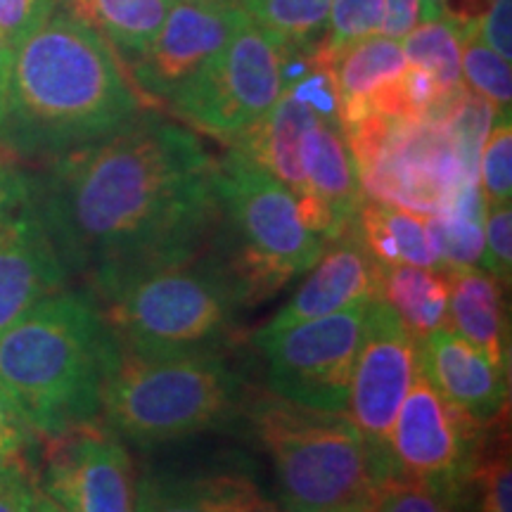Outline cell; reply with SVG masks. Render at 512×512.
I'll return each instance as SVG.
<instances>
[{
    "mask_svg": "<svg viewBox=\"0 0 512 512\" xmlns=\"http://www.w3.org/2000/svg\"><path fill=\"white\" fill-rule=\"evenodd\" d=\"M247 389L226 356L211 349L136 354L121 349L102 392L107 427L140 448L219 430L238 418Z\"/></svg>",
    "mask_w": 512,
    "mask_h": 512,
    "instance_id": "cell-5",
    "label": "cell"
},
{
    "mask_svg": "<svg viewBox=\"0 0 512 512\" xmlns=\"http://www.w3.org/2000/svg\"><path fill=\"white\" fill-rule=\"evenodd\" d=\"M512 0H491L489 10L477 24V36L501 55L503 60H512Z\"/></svg>",
    "mask_w": 512,
    "mask_h": 512,
    "instance_id": "cell-38",
    "label": "cell"
},
{
    "mask_svg": "<svg viewBox=\"0 0 512 512\" xmlns=\"http://www.w3.org/2000/svg\"><path fill=\"white\" fill-rule=\"evenodd\" d=\"M133 512H216L207 477L145 472L133 486Z\"/></svg>",
    "mask_w": 512,
    "mask_h": 512,
    "instance_id": "cell-28",
    "label": "cell"
},
{
    "mask_svg": "<svg viewBox=\"0 0 512 512\" xmlns=\"http://www.w3.org/2000/svg\"><path fill=\"white\" fill-rule=\"evenodd\" d=\"M36 484L69 512H133V465L100 420L43 439Z\"/></svg>",
    "mask_w": 512,
    "mask_h": 512,
    "instance_id": "cell-13",
    "label": "cell"
},
{
    "mask_svg": "<svg viewBox=\"0 0 512 512\" xmlns=\"http://www.w3.org/2000/svg\"><path fill=\"white\" fill-rule=\"evenodd\" d=\"M95 304L121 349L171 354L216 347L247 292L228 259L197 252L131 275Z\"/></svg>",
    "mask_w": 512,
    "mask_h": 512,
    "instance_id": "cell-6",
    "label": "cell"
},
{
    "mask_svg": "<svg viewBox=\"0 0 512 512\" xmlns=\"http://www.w3.org/2000/svg\"><path fill=\"white\" fill-rule=\"evenodd\" d=\"M382 0H332L328 15V34L313 43L309 55L313 67L335 72L339 57L356 43L380 36Z\"/></svg>",
    "mask_w": 512,
    "mask_h": 512,
    "instance_id": "cell-27",
    "label": "cell"
},
{
    "mask_svg": "<svg viewBox=\"0 0 512 512\" xmlns=\"http://www.w3.org/2000/svg\"><path fill=\"white\" fill-rule=\"evenodd\" d=\"M183 3H197V5H233V0H183Z\"/></svg>",
    "mask_w": 512,
    "mask_h": 512,
    "instance_id": "cell-45",
    "label": "cell"
},
{
    "mask_svg": "<svg viewBox=\"0 0 512 512\" xmlns=\"http://www.w3.org/2000/svg\"><path fill=\"white\" fill-rule=\"evenodd\" d=\"M373 512H463V508L444 491L392 477L382 484Z\"/></svg>",
    "mask_w": 512,
    "mask_h": 512,
    "instance_id": "cell-33",
    "label": "cell"
},
{
    "mask_svg": "<svg viewBox=\"0 0 512 512\" xmlns=\"http://www.w3.org/2000/svg\"><path fill=\"white\" fill-rule=\"evenodd\" d=\"M356 230L380 264L441 268L427 223L420 214L387 202H363L356 216Z\"/></svg>",
    "mask_w": 512,
    "mask_h": 512,
    "instance_id": "cell-23",
    "label": "cell"
},
{
    "mask_svg": "<svg viewBox=\"0 0 512 512\" xmlns=\"http://www.w3.org/2000/svg\"><path fill=\"white\" fill-rule=\"evenodd\" d=\"M512 472H510V444L501 437L494 448L479 451L477 465L472 470L463 501L470 503V512H510Z\"/></svg>",
    "mask_w": 512,
    "mask_h": 512,
    "instance_id": "cell-31",
    "label": "cell"
},
{
    "mask_svg": "<svg viewBox=\"0 0 512 512\" xmlns=\"http://www.w3.org/2000/svg\"><path fill=\"white\" fill-rule=\"evenodd\" d=\"M302 166L309 195L323 204L332 221V240L356 223L363 207V185L356 159L339 119L318 117L302 140Z\"/></svg>",
    "mask_w": 512,
    "mask_h": 512,
    "instance_id": "cell-18",
    "label": "cell"
},
{
    "mask_svg": "<svg viewBox=\"0 0 512 512\" xmlns=\"http://www.w3.org/2000/svg\"><path fill=\"white\" fill-rule=\"evenodd\" d=\"M460 38V72L470 83V88L479 95H484L498 114L510 112L512 102V74L510 62L496 55L482 38L477 36L475 27L458 29Z\"/></svg>",
    "mask_w": 512,
    "mask_h": 512,
    "instance_id": "cell-29",
    "label": "cell"
},
{
    "mask_svg": "<svg viewBox=\"0 0 512 512\" xmlns=\"http://www.w3.org/2000/svg\"><path fill=\"white\" fill-rule=\"evenodd\" d=\"M344 133L363 190L377 202L432 216L444 211L458 185L465 183L441 121L370 112Z\"/></svg>",
    "mask_w": 512,
    "mask_h": 512,
    "instance_id": "cell-8",
    "label": "cell"
},
{
    "mask_svg": "<svg viewBox=\"0 0 512 512\" xmlns=\"http://www.w3.org/2000/svg\"><path fill=\"white\" fill-rule=\"evenodd\" d=\"M332 0H240V8L287 48H309L328 27Z\"/></svg>",
    "mask_w": 512,
    "mask_h": 512,
    "instance_id": "cell-25",
    "label": "cell"
},
{
    "mask_svg": "<svg viewBox=\"0 0 512 512\" xmlns=\"http://www.w3.org/2000/svg\"><path fill=\"white\" fill-rule=\"evenodd\" d=\"M316 121L318 114L285 88L266 117L238 140V147L283 181L294 197H304L309 188L302 166V140Z\"/></svg>",
    "mask_w": 512,
    "mask_h": 512,
    "instance_id": "cell-20",
    "label": "cell"
},
{
    "mask_svg": "<svg viewBox=\"0 0 512 512\" xmlns=\"http://www.w3.org/2000/svg\"><path fill=\"white\" fill-rule=\"evenodd\" d=\"M418 366V342L396 311L380 297L368 304L366 328L349 384L347 411L384 477L389 472V437Z\"/></svg>",
    "mask_w": 512,
    "mask_h": 512,
    "instance_id": "cell-12",
    "label": "cell"
},
{
    "mask_svg": "<svg viewBox=\"0 0 512 512\" xmlns=\"http://www.w3.org/2000/svg\"><path fill=\"white\" fill-rule=\"evenodd\" d=\"M36 479L29 465L0 470V512H31Z\"/></svg>",
    "mask_w": 512,
    "mask_h": 512,
    "instance_id": "cell-39",
    "label": "cell"
},
{
    "mask_svg": "<svg viewBox=\"0 0 512 512\" xmlns=\"http://www.w3.org/2000/svg\"><path fill=\"white\" fill-rule=\"evenodd\" d=\"M425 223L439 254L441 271L448 273L479 264L484 252V221L456 211H439L425 219Z\"/></svg>",
    "mask_w": 512,
    "mask_h": 512,
    "instance_id": "cell-30",
    "label": "cell"
},
{
    "mask_svg": "<svg viewBox=\"0 0 512 512\" xmlns=\"http://www.w3.org/2000/svg\"><path fill=\"white\" fill-rule=\"evenodd\" d=\"M380 299L392 306L415 342L448 328V273L441 268L382 264Z\"/></svg>",
    "mask_w": 512,
    "mask_h": 512,
    "instance_id": "cell-22",
    "label": "cell"
},
{
    "mask_svg": "<svg viewBox=\"0 0 512 512\" xmlns=\"http://www.w3.org/2000/svg\"><path fill=\"white\" fill-rule=\"evenodd\" d=\"M207 482L216 512H285L283 505L261 494L259 486L240 472H216Z\"/></svg>",
    "mask_w": 512,
    "mask_h": 512,
    "instance_id": "cell-34",
    "label": "cell"
},
{
    "mask_svg": "<svg viewBox=\"0 0 512 512\" xmlns=\"http://www.w3.org/2000/svg\"><path fill=\"white\" fill-rule=\"evenodd\" d=\"M55 10V0H0V36L17 48Z\"/></svg>",
    "mask_w": 512,
    "mask_h": 512,
    "instance_id": "cell-37",
    "label": "cell"
},
{
    "mask_svg": "<svg viewBox=\"0 0 512 512\" xmlns=\"http://www.w3.org/2000/svg\"><path fill=\"white\" fill-rule=\"evenodd\" d=\"M12 57H15V48L0 36V124L5 117V105H8V88H10V72H12Z\"/></svg>",
    "mask_w": 512,
    "mask_h": 512,
    "instance_id": "cell-42",
    "label": "cell"
},
{
    "mask_svg": "<svg viewBox=\"0 0 512 512\" xmlns=\"http://www.w3.org/2000/svg\"><path fill=\"white\" fill-rule=\"evenodd\" d=\"M216 162L188 128L143 114L55 157L29 202L67 275L100 297L131 275L202 252L219 214Z\"/></svg>",
    "mask_w": 512,
    "mask_h": 512,
    "instance_id": "cell-1",
    "label": "cell"
},
{
    "mask_svg": "<svg viewBox=\"0 0 512 512\" xmlns=\"http://www.w3.org/2000/svg\"><path fill=\"white\" fill-rule=\"evenodd\" d=\"M484 430L437 392L418 363L389 437V472L460 501L484 446Z\"/></svg>",
    "mask_w": 512,
    "mask_h": 512,
    "instance_id": "cell-11",
    "label": "cell"
},
{
    "mask_svg": "<svg viewBox=\"0 0 512 512\" xmlns=\"http://www.w3.org/2000/svg\"><path fill=\"white\" fill-rule=\"evenodd\" d=\"M406 64L425 69L437 83L439 93L451 98L463 88L460 72V38L458 29L446 19L422 22L401 41Z\"/></svg>",
    "mask_w": 512,
    "mask_h": 512,
    "instance_id": "cell-26",
    "label": "cell"
},
{
    "mask_svg": "<svg viewBox=\"0 0 512 512\" xmlns=\"http://www.w3.org/2000/svg\"><path fill=\"white\" fill-rule=\"evenodd\" d=\"M140 114L117 50L72 12L50 17L15 48L0 147L60 157L98 143Z\"/></svg>",
    "mask_w": 512,
    "mask_h": 512,
    "instance_id": "cell-2",
    "label": "cell"
},
{
    "mask_svg": "<svg viewBox=\"0 0 512 512\" xmlns=\"http://www.w3.org/2000/svg\"><path fill=\"white\" fill-rule=\"evenodd\" d=\"M121 347L93 294L60 290L0 332V387L36 437L100 420Z\"/></svg>",
    "mask_w": 512,
    "mask_h": 512,
    "instance_id": "cell-3",
    "label": "cell"
},
{
    "mask_svg": "<svg viewBox=\"0 0 512 512\" xmlns=\"http://www.w3.org/2000/svg\"><path fill=\"white\" fill-rule=\"evenodd\" d=\"M444 3L446 0H420V19H444Z\"/></svg>",
    "mask_w": 512,
    "mask_h": 512,
    "instance_id": "cell-44",
    "label": "cell"
},
{
    "mask_svg": "<svg viewBox=\"0 0 512 512\" xmlns=\"http://www.w3.org/2000/svg\"><path fill=\"white\" fill-rule=\"evenodd\" d=\"M479 190L486 207L510 204L512 197V126L510 112L498 114L479 155Z\"/></svg>",
    "mask_w": 512,
    "mask_h": 512,
    "instance_id": "cell-32",
    "label": "cell"
},
{
    "mask_svg": "<svg viewBox=\"0 0 512 512\" xmlns=\"http://www.w3.org/2000/svg\"><path fill=\"white\" fill-rule=\"evenodd\" d=\"M418 363L448 403L477 425H494L510 394V368H501L451 328L418 342Z\"/></svg>",
    "mask_w": 512,
    "mask_h": 512,
    "instance_id": "cell-16",
    "label": "cell"
},
{
    "mask_svg": "<svg viewBox=\"0 0 512 512\" xmlns=\"http://www.w3.org/2000/svg\"><path fill=\"white\" fill-rule=\"evenodd\" d=\"M370 512H373V510H370Z\"/></svg>",
    "mask_w": 512,
    "mask_h": 512,
    "instance_id": "cell-46",
    "label": "cell"
},
{
    "mask_svg": "<svg viewBox=\"0 0 512 512\" xmlns=\"http://www.w3.org/2000/svg\"><path fill=\"white\" fill-rule=\"evenodd\" d=\"M406 69L401 43L373 36L351 46L335 67L339 124L344 131L370 114V100Z\"/></svg>",
    "mask_w": 512,
    "mask_h": 512,
    "instance_id": "cell-21",
    "label": "cell"
},
{
    "mask_svg": "<svg viewBox=\"0 0 512 512\" xmlns=\"http://www.w3.org/2000/svg\"><path fill=\"white\" fill-rule=\"evenodd\" d=\"M382 29L380 36L403 41L420 22V0H382Z\"/></svg>",
    "mask_w": 512,
    "mask_h": 512,
    "instance_id": "cell-40",
    "label": "cell"
},
{
    "mask_svg": "<svg viewBox=\"0 0 512 512\" xmlns=\"http://www.w3.org/2000/svg\"><path fill=\"white\" fill-rule=\"evenodd\" d=\"M368 304H354L283 330L256 332L254 347L266 361L268 392L316 411H347Z\"/></svg>",
    "mask_w": 512,
    "mask_h": 512,
    "instance_id": "cell-10",
    "label": "cell"
},
{
    "mask_svg": "<svg viewBox=\"0 0 512 512\" xmlns=\"http://www.w3.org/2000/svg\"><path fill=\"white\" fill-rule=\"evenodd\" d=\"M287 46L252 19L171 95V110L209 136L238 140L266 117L285 91Z\"/></svg>",
    "mask_w": 512,
    "mask_h": 512,
    "instance_id": "cell-9",
    "label": "cell"
},
{
    "mask_svg": "<svg viewBox=\"0 0 512 512\" xmlns=\"http://www.w3.org/2000/svg\"><path fill=\"white\" fill-rule=\"evenodd\" d=\"M380 268L382 264L363 245L354 223L347 233L339 235L330 252H323L306 283L261 332L283 330L302 320L330 316L354 304L373 302L380 297Z\"/></svg>",
    "mask_w": 512,
    "mask_h": 512,
    "instance_id": "cell-17",
    "label": "cell"
},
{
    "mask_svg": "<svg viewBox=\"0 0 512 512\" xmlns=\"http://www.w3.org/2000/svg\"><path fill=\"white\" fill-rule=\"evenodd\" d=\"M64 285L60 254L27 200L0 219V332Z\"/></svg>",
    "mask_w": 512,
    "mask_h": 512,
    "instance_id": "cell-15",
    "label": "cell"
},
{
    "mask_svg": "<svg viewBox=\"0 0 512 512\" xmlns=\"http://www.w3.org/2000/svg\"><path fill=\"white\" fill-rule=\"evenodd\" d=\"M171 5L174 0H67V12L136 62L152 46Z\"/></svg>",
    "mask_w": 512,
    "mask_h": 512,
    "instance_id": "cell-24",
    "label": "cell"
},
{
    "mask_svg": "<svg viewBox=\"0 0 512 512\" xmlns=\"http://www.w3.org/2000/svg\"><path fill=\"white\" fill-rule=\"evenodd\" d=\"M214 190L238 238L230 266L245 287L247 302L278 292L323 256L328 242L299 219L292 190L240 147L216 162Z\"/></svg>",
    "mask_w": 512,
    "mask_h": 512,
    "instance_id": "cell-7",
    "label": "cell"
},
{
    "mask_svg": "<svg viewBox=\"0 0 512 512\" xmlns=\"http://www.w3.org/2000/svg\"><path fill=\"white\" fill-rule=\"evenodd\" d=\"M29 178L0 152V219L29 200Z\"/></svg>",
    "mask_w": 512,
    "mask_h": 512,
    "instance_id": "cell-41",
    "label": "cell"
},
{
    "mask_svg": "<svg viewBox=\"0 0 512 512\" xmlns=\"http://www.w3.org/2000/svg\"><path fill=\"white\" fill-rule=\"evenodd\" d=\"M484 226V252L482 266L498 283L510 285L512 275V211L510 204L489 207Z\"/></svg>",
    "mask_w": 512,
    "mask_h": 512,
    "instance_id": "cell-35",
    "label": "cell"
},
{
    "mask_svg": "<svg viewBox=\"0 0 512 512\" xmlns=\"http://www.w3.org/2000/svg\"><path fill=\"white\" fill-rule=\"evenodd\" d=\"M448 325L496 366L510 368L503 283L484 268L467 266L448 271Z\"/></svg>",
    "mask_w": 512,
    "mask_h": 512,
    "instance_id": "cell-19",
    "label": "cell"
},
{
    "mask_svg": "<svg viewBox=\"0 0 512 512\" xmlns=\"http://www.w3.org/2000/svg\"><path fill=\"white\" fill-rule=\"evenodd\" d=\"M242 415L273 460L285 512L373 510L387 477L347 411H316L259 392L247 394Z\"/></svg>",
    "mask_w": 512,
    "mask_h": 512,
    "instance_id": "cell-4",
    "label": "cell"
},
{
    "mask_svg": "<svg viewBox=\"0 0 512 512\" xmlns=\"http://www.w3.org/2000/svg\"><path fill=\"white\" fill-rule=\"evenodd\" d=\"M31 512H69V510L57 503L53 496H48L46 491L36 484L34 498H31Z\"/></svg>",
    "mask_w": 512,
    "mask_h": 512,
    "instance_id": "cell-43",
    "label": "cell"
},
{
    "mask_svg": "<svg viewBox=\"0 0 512 512\" xmlns=\"http://www.w3.org/2000/svg\"><path fill=\"white\" fill-rule=\"evenodd\" d=\"M245 19V10L238 5H197L174 0L152 46L133 62L128 79L147 98L169 100L223 50Z\"/></svg>",
    "mask_w": 512,
    "mask_h": 512,
    "instance_id": "cell-14",
    "label": "cell"
},
{
    "mask_svg": "<svg viewBox=\"0 0 512 512\" xmlns=\"http://www.w3.org/2000/svg\"><path fill=\"white\" fill-rule=\"evenodd\" d=\"M34 437V430L24 420V415L19 413L15 401L0 387V470L29 465L27 458L31 446H34Z\"/></svg>",
    "mask_w": 512,
    "mask_h": 512,
    "instance_id": "cell-36",
    "label": "cell"
}]
</instances>
